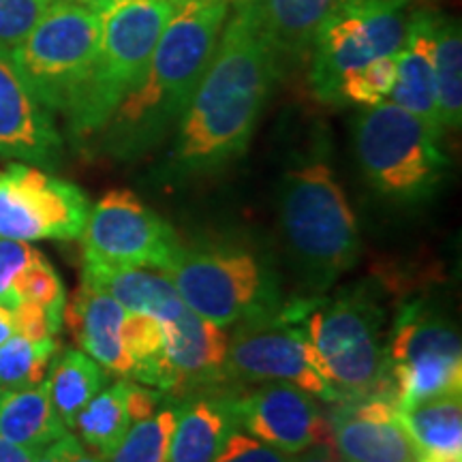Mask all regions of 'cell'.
I'll return each instance as SVG.
<instances>
[{"mask_svg": "<svg viewBox=\"0 0 462 462\" xmlns=\"http://www.w3.org/2000/svg\"><path fill=\"white\" fill-rule=\"evenodd\" d=\"M279 73L281 62L263 39L255 5H238L176 126L167 176L180 180L212 173L242 157Z\"/></svg>", "mask_w": 462, "mask_h": 462, "instance_id": "obj_1", "label": "cell"}, {"mask_svg": "<svg viewBox=\"0 0 462 462\" xmlns=\"http://www.w3.org/2000/svg\"><path fill=\"white\" fill-rule=\"evenodd\" d=\"M229 7L231 0H178L142 82L99 133L109 157L140 159L176 129L210 65Z\"/></svg>", "mask_w": 462, "mask_h": 462, "instance_id": "obj_2", "label": "cell"}, {"mask_svg": "<svg viewBox=\"0 0 462 462\" xmlns=\"http://www.w3.org/2000/svg\"><path fill=\"white\" fill-rule=\"evenodd\" d=\"M279 221L289 257L310 291L321 293L357 263L362 242L349 201L321 161L289 171Z\"/></svg>", "mask_w": 462, "mask_h": 462, "instance_id": "obj_3", "label": "cell"}, {"mask_svg": "<svg viewBox=\"0 0 462 462\" xmlns=\"http://www.w3.org/2000/svg\"><path fill=\"white\" fill-rule=\"evenodd\" d=\"M178 0H106L99 50L88 79L65 114L75 140L99 135L116 107L142 82Z\"/></svg>", "mask_w": 462, "mask_h": 462, "instance_id": "obj_4", "label": "cell"}, {"mask_svg": "<svg viewBox=\"0 0 462 462\" xmlns=\"http://www.w3.org/2000/svg\"><path fill=\"white\" fill-rule=\"evenodd\" d=\"M323 377L340 401L388 396L396 401L383 330V309L366 291L349 289L332 300H296Z\"/></svg>", "mask_w": 462, "mask_h": 462, "instance_id": "obj_5", "label": "cell"}, {"mask_svg": "<svg viewBox=\"0 0 462 462\" xmlns=\"http://www.w3.org/2000/svg\"><path fill=\"white\" fill-rule=\"evenodd\" d=\"M163 274L189 310L221 328L270 319L285 306L273 265L245 246H180Z\"/></svg>", "mask_w": 462, "mask_h": 462, "instance_id": "obj_6", "label": "cell"}, {"mask_svg": "<svg viewBox=\"0 0 462 462\" xmlns=\"http://www.w3.org/2000/svg\"><path fill=\"white\" fill-rule=\"evenodd\" d=\"M354 142L364 176L388 199H429L448 173L441 135L392 101L362 109Z\"/></svg>", "mask_w": 462, "mask_h": 462, "instance_id": "obj_7", "label": "cell"}, {"mask_svg": "<svg viewBox=\"0 0 462 462\" xmlns=\"http://www.w3.org/2000/svg\"><path fill=\"white\" fill-rule=\"evenodd\" d=\"M101 17L95 7L54 0L22 43L9 51L34 99L65 116L88 79L99 50Z\"/></svg>", "mask_w": 462, "mask_h": 462, "instance_id": "obj_8", "label": "cell"}, {"mask_svg": "<svg viewBox=\"0 0 462 462\" xmlns=\"http://www.w3.org/2000/svg\"><path fill=\"white\" fill-rule=\"evenodd\" d=\"M409 0H340L313 42L310 88L338 106V84L374 58L396 54L407 34Z\"/></svg>", "mask_w": 462, "mask_h": 462, "instance_id": "obj_9", "label": "cell"}, {"mask_svg": "<svg viewBox=\"0 0 462 462\" xmlns=\"http://www.w3.org/2000/svg\"><path fill=\"white\" fill-rule=\"evenodd\" d=\"M385 349L396 407L462 392L460 334L426 304L402 306Z\"/></svg>", "mask_w": 462, "mask_h": 462, "instance_id": "obj_10", "label": "cell"}, {"mask_svg": "<svg viewBox=\"0 0 462 462\" xmlns=\"http://www.w3.org/2000/svg\"><path fill=\"white\" fill-rule=\"evenodd\" d=\"M227 385H257L268 381L298 385L323 402H338V392L323 377L304 323L285 313L262 321H245L229 337L225 357Z\"/></svg>", "mask_w": 462, "mask_h": 462, "instance_id": "obj_11", "label": "cell"}, {"mask_svg": "<svg viewBox=\"0 0 462 462\" xmlns=\"http://www.w3.org/2000/svg\"><path fill=\"white\" fill-rule=\"evenodd\" d=\"M180 246L170 223L135 193L116 189L90 208L82 234L84 270L148 268L163 273Z\"/></svg>", "mask_w": 462, "mask_h": 462, "instance_id": "obj_12", "label": "cell"}, {"mask_svg": "<svg viewBox=\"0 0 462 462\" xmlns=\"http://www.w3.org/2000/svg\"><path fill=\"white\" fill-rule=\"evenodd\" d=\"M90 208L82 189L42 167L14 163L0 173V238L78 240Z\"/></svg>", "mask_w": 462, "mask_h": 462, "instance_id": "obj_13", "label": "cell"}, {"mask_svg": "<svg viewBox=\"0 0 462 462\" xmlns=\"http://www.w3.org/2000/svg\"><path fill=\"white\" fill-rule=\"evenodd\" d=\"M234 411L242 430L281 452L300 454L313 443L330 441L328 420L315 396L298 385L268 381L234 392Z\"/></svg>", "mask_w": 462, "mask_h": 462, "instance_id": "obj_14", "label": "cell"}, {"mask_svg": "<svg viewBox=\"0 0 462 462\" xmlns=\"http://www.w3.org/2000/svg\"><path fill=\"white\" fill-rule=\"evenodd\" d=\"M330 441L343 462H418L411 437L398 418L396 401L364 396L334 402L326 415Z\"/></svg>", "mask_w": 462, "mask_h": 462, "instance_id": "obj_15", "label": "cell"}, {"mask_svg": "<svg viewBox=\"0 0 462 462\" xmlns=\"http://www.w3.org/2000/svg\"><path fill=\"white\" fill-rule=\"evenodd\" d=\"M0 157L56 170L62 161V135L54 114L34 99L7 50L0 48Z\"/></svg>", "mask_w": 462, "mask_h": 462, "instance_id": "obj_16", "label": "cell"}, {"mask_svg": "<svg viewBox=\"0 0 462 462\" xmlns=\"http://www.w3.org/2000/svg\"><path fill=\"white\" fill-rule=\"evenodd\" d=\"M163 330L167 360L176 374L173 398L227 385L225 357L229 334L221 326L187 309L180 317L163 323Z\"/></svg>", "mask_w": 462, "mask_h": 462, "instance_id": "obj_17", "label": "cell"}, {"mask_svg": "<svg viewBox=\"0 0 462 462\" xmlns=\"http://www.w3.org/2000/svg\"><path fill=\"white\" fill-rule=\"evenodd\" d=\"M234 385H218L176 401V424L170 443V462H215L225 439L238 429Z\"/></svg>", "mask_w": 462, "mask_h": 462, "instance_id": "obj_18", "label": "cell"}, {"mask_svg": "<svg viewBox=\"0 0 462 462\" xmlns=\"http://www.w3.org/2000/svg\"><path fill=\"white\" fill-rule=\"evenodd\" d=\"M435 26L437 14L430 11H418L409 17L407 34L396 51V84L388 101L418 116L443 137L446 131L439 120L435 82Z\"/></svg>", "mask_w": 462, "mask_h": 462, "instance_id": "obj_19", "label": "cell"}, {"mask_svg": "<svg viewBox=\"0 0 462 462\" xmlns=\"http://www.w3.org/2000/svg\"><path fill=\"white\" fill-rule=\"evenodd\" d=\"M125 306L107 291L82 282L75 291L73 302L65 306V321L73 338L106 373L129 377L131 362L125 354L120 328L125 321Z\"/></svg>", "mask_w": 462, "mask_h": 462, "instance_id": "obj_20", "label": "cell"}, {"mask_svg": "<svg viewBox=\"0 0 462 462\" xmlns=\"http://www.w3.org/2000/svg\"><path fill=\"white\" fill-rule=\"evenodd\" d=\"M340 0H257L263 39L279 58H300L313 48L315 34Z\"/></svg>", "mask_w": 462, "mask_h": 462, "instance_id": "obj_21", "label": "cell"}, {"mask_svg": "<svg viewBox=\"0 0 462 462\" xmlns=\"http://www.w3.org/2000/svg\"><path fill=\"white\" fill-rule=\"evenodd\" d=\"M82 282L107 291L116 302L125 306L126 313H146L167 323L187 310L180 293L173 287L171 279L163 273H150L148 268L109 270L95 273L84 270Z\"/></svg>", "mask_w": 462, "mask_h": 462, "instance_id": "obj_22", "label": "cell"}, {"mask_svg": "<svg viewBox=\"0 0 462 462\" xmlns=\"http://www.w3.org/2000/svg\"><path fill=\"white\" fill-rule=\"evenodd\" d=\"M67 432L69 429L54 411L45 381L34 388L3 392L0 396V437L15 446L42 452Z\"/></svg>", "mask_w": 462, "mask_h": 462, "instance_id": "obj_23", "label": "cell"}, {"mask_svg": "<svg viewBox=\"0 0 462 462\" xmlns=\"http://www.w3.org/2000/svg\"><path fill=\"white\" fill-rule=\"evenodd\" d=\"M462 392L398 407L420 460L462 458ZM418 460V462H420Z\"/></svg>", "mask_w": 462, "mask_h": 462, "instance_id": "obj_24", "label": "cell"}, {"mask_svg": "<svg viewBox=\"0 0 462 462\" xmlns=\"http://www.w3.org/2000/svg\"><path fill=\"white\" fill-rule=\"evenodd\" d=\"M45 383H48L54 411L71 430L79 411L106 385V371L84 351L65 349L62 354L60 351L56 354Z\"/></svg>", "mask_w": 462, "mask_h": 462, "instance_id": "obj_25", "label": "cell"}, {"mask_svg": "<svg viewBox=\"0 0 462 462\" xmlns=\"http://www.w3.org/2000/svg\"><path fill=\"white\" fill-rule=\"evenodd\" d=\"M129 379H120L101 390L75 418L73 430L78 432L82 446L103 454L106 458L118 448L133 424L129 413Z\"/></svg>", "mask_w": 462, "mask_h": 462, "instance_id": "obj_26", "label": "cell"}, {"mask_svg": "<svg viewBox=\"0 0 462 462\" xmlns=\"http://www.w3.org/2000/svg\"><path fill=\"white\" fill-rule=\"evenodd\" d=\"M435 82L439 120L443 131L462 125V32L460 22L437 15Z\"/></svg>", "mask_w": 462, "mask_h": 462, "instance_id": "obj_27", "label": "cell"}, {"mask_svg": "<svg viewBox=\"0 0 462 462\" xmlns=\"http://www.w3.org/2000/svg\"><path fill=\"white\" fill-rule=\"evenodd\" d=\"M58 351L56 338L28 340L14 334L0 345V390H26L43 383Z\"/></svg>", "mask_w": 462, "mask_h": 462, "instance_id": "obj_28", "label": "cell"}, {"mask_svg": "<svg viewBox=\"0 0 462 462\" xmlns=\"http://www.w3.org/2000/svg\"><path fill=\"white\" fill-rule=\"evenodd\" d=\"M176 424V401L167 396L154 413L133 421L107 462H170V443Z\"/></svg>", "mask_w": 462, "mask_h": 462, "instance_id": "obj_29", "label": "cell"}, {"mask_svg": "<svg viewBox=\"0 0 462 462\" xmlns=\"http://www.w3.org/2000/svg\"><path fill=\"white\" fill-rule=\"evenodd\" d=\"M396 54H390L346 73L338 84V106L354 103L360 107H374L388 101L396 84Z\"/></svg>", "mask_w": 462, "mask_h": 462, "instance_id": "obj_30", "label": "cell"}, {"mask_svg": "<svg viewBox=\"0 0 462 462\" xmlns=\"http://www.w3.org/2000/svg\"><path fill=\"white\" fill-rule=\"evenodd\" d=\"M14 289L20 302L22 300H28V302L42 304L48 310L51 321L62 330L67 306L65 285H62L56 270L51 268V263L43 257V253L22 270L14 282Z\"/></svg>", "mask_w": 462, "mask_h": 462, "instance_id": "obj_31", "label": "cell"}, {"mask_svg": "<svg viewBox=\"0 0 462 462\" xmlns=\"http://www.w3.org/2000/svg\"><path fill=\"white\" fill-rule=\"evenodd\" d=\"M54 0H0V48L11 51L26 39Z\"/></svg>", "mask_w": 462, "mask_h": 462, "instance_id": "obj_32", "label": "cell"}, {"mask_svg": "<svg viewBox=\"0 0 462 462\" xmlns=\"http://www.w3.org/2000/svg\"><path fill=\"white\" fill-rule=\"evenodd\" d=\"M42 255V251L20 240L0 238V304L14 310L20 304L15 296L14 282L32 259Z\"/></svg>", "mask_w": 462, "mask_h": 462, "instance_id": "obj_33", "label": "cell"}, {"mask_svg": "<svg viewBox=\"0 0 462 462\" xmlns=\"http://www.w3.org/2000/svg\"><path fill=\"white\" fill-rule=\"evenodd\" d=\"M291 458L293 454L281 452V449L259 441L238 426L225 439L215 462H291Z\"/></svg>", "mask_w": 462, "mask_h": 462, "instance_id": "obj_34", "label": "cell"}, {"mask_svg": "<svg viewBox=\"0 0 462 462\" xmlns=\"http://www.w3.org/2000/svg\"><path fill=\"white\" fill-rule=\"evenodd\" d=\"M14 326L15 334L28 340L56 338V334L60 332V328L51 321L48 310L42 304L28 302V300H22L14 309Z\"/></svg>", "mask_w": 462, "mask_h": 462, "instance_id": "obj_35", "label": "cell"}, {"mask_svg": "<svg viewBox=\"0 0 462 462\" xmlns=\"http://www.w3.org/2000/svg\"><path fill=\"white\" fill-rule=\"evenodd\" d=\"M79 448H82V441L71 432H67V435H62L58 441L45 448L34 462H71L73 456L79 452Z\"/></svg>", "mask_w": 462, "mask_h": 462, "instance_id": "obj_36", "label": "cell"}, {"mask_svg": "<svg viewBox=\"0 0 462 462\" xmlns=\"http://www.w3.org/2000/svg\"><path fill=\"white\" fill-rule=\"evenodd\" d=\"M291 462H343V458H340L330 441H321L313 443V446L302 449L300 454H293Z\"/></svg>", "mask_w": 462, "mask_h": 462, "instance_id": "obj_37", "label": "cell"}, {"mask_svg": "<svg viewBox=\"0 0 462 462\" xmlns=\"http://www.w3.org/2000/svg\"><path fill=\"white\" fill-rule=\"evenodd\" d=\"M42 452L15 446V443H11L7 439L0 437V462H34Z\"/></svg>", "mask_w": 462, "mask_h": 462, "instance_id": "obj_38", "label": "cell"}, {"mask_svg": "<svg viewBox=\"0 0 462 462\" xmlns=\"http://www.w3.org/2000/svg\"><path fill=\"white\" fill-rule=\"evenodd\" d=\"M15 334L14 326V310L7 309V306L0 304V345L7 343V340Z\"/></svg>", "mask_w": 462, "mask_h": 462, "instance_id": "obj_39", "label": "cell"}, {"mask_svg": "<svg viewBox=\"0 0 462 462\" xmlns=\"http://www.w3.org/2000/svg\"><path fill=\"white\" fill-rule=\"evenodd\" d=\"M71 462H107V458L99 452H92L88 448H79V452L73 456Z\"/></svg>", "mask_w": 462, "mask_h": 462, "instance_id": "obj_40", "label": "cell"}, {"mask_svg": "<svg viewBox=\"0 0 462 462\" xmlns=\"http://www.w3.org/2000/svg\"><path fill=\"white\" fill-rule=\"evenodd\" d=\"M69 3H78V5H86V7H97V5L106 3V0H69Z\"/></svg>", "mask_w": 462, "mask_h": 462, "instance_id": "obj_41", "label": "cell"}, {"mask_svg": "<svg viewBox=\"0 0 462 462\" xmlns=\"http://www.w3.org/2000/svg\"><path fill=\"white\" fill-rule=\"evenodd\" d=\"M236 3V7H238V5H251V3H257V0H234Z\"/></svg>", "mask_w": 462, "mask_h": 462, "instance_id": "obj_42", "label": "cell"}, {"mask_svg": "<svg viewBox=\"0 0 462 462\" xmlns=\"http://www.w3.org/2000/svg\"><path fill=\"white\" fill-rule=\"evenodd\" d=\"M0 396H3V390H0Z\"/></svg>", "mask_w": 462, "mask_h": 462, "instance_id": "obj_43", "label": "cell"}, {"mask_svg": "<svg viewBox=\"0 0 462 462\" xmlns=\"http://www.w3.org/2000/svg\"><path fill=\"white\" fill-rule=\"evenodd\" d=\"M0 173H3V171H0Z\"/></svg>", "mask_w": 462, "mask_h": 462, "instance_id": "obj_44", "label": "cell"}]
</instances>
